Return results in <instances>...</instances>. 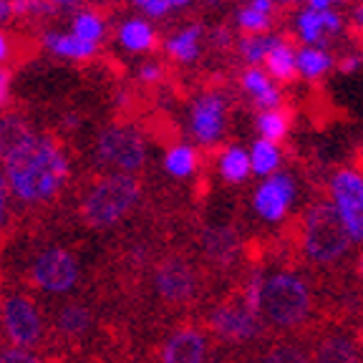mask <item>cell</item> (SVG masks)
<instances>
[{
    "label": "cell",
    "mask_w": 363,
    "mask_h": 363,
    "mask_svg": "<svg viewBox=\"0 0 363 363\" xmlns=\"http://www.w3.org/2000/svg\"><path fill=\"white\" fill-rule=\"evenodd\" d=\"M11 192L23 204L51 202L68 182V157L61 142L48 134H33L3 162Z\"/></svg>",
    "instance_id": "1"
},
{
    "label": "cell",
    "mask_w": 363,
    "mask_h": 363,
    "mask_svg": "<svg viewBox=\"0 0 363 363\" xmlns=\"http://www.w3.org/2000/svg\"><path fill=\"white\" fill-rule=\"evenodd\" d=\"M142 197V184L134 174H106L91 184L81 199V222L91 230L119 225Z\"/></svg>",
    "instance_id": "2"
},
{
    "label": "cell",
    "mask_w": 363,
    "mask_h": 363,
    "mask_svg": "<svg viewBox=\"0 0 363 363\" xmlns=\"http://www.w3.org/2000/svg\"><path fill=\"white\" fill-rule=\"evenodd\" d=\"M311 288L295 272H275L265 278L262 288V306L260 315L265 323L280 330L301 328L311 315Z\"/></svg>",
    "instance_id": "3"
},
{
    "label": "cell",
    "mask_w": 363,
    "mask_h": 363,
    "mask_svg": "<svg viewBox=\"0 0 363 363\" xmlns=\"http://www.w3.org/2000/svg\"><path fill=\"white\" fill-rule=\"evenodd\" d=\"M303 252L315 265H333L348 252V238L343 220H340L335 204L318 202L303 215L301 225Z\"/></svg>",
    "instance_id": "4"
},
{
    "label": "cell",
    "mask_w": 363,
    "mask_h": 363,
    "mask_svg": "<svg viewBox=\"0 0 363 363\" xmlns=\"http://www.w3.org/2000/svg\"><path fill=\"white\" fill-rule=\"evenodd\" d=\"M0 318L11 346L33 351L45 343V323L40 315V308L28 293L11 290L0 295Z\"/></svg>",
    "instance_id": "5"
},
{
    "label": "cell",
    "mask_w": 363,
    "mask_h": 363,
    "mask_svg": "<svg viewBox=\"0 0 363 363\" xmlns=\"http://www.w3.org/2000/svg\"><path fill=\"white\" fill-rule=\"evenodd\" d=\"M199 270L194 262H189L182 255H164L162 260L154 262L152 285L157 293L159 303L169 308H182L197 298L199 293Z\"/></svg>",
    "instance_id": "6"
},
{
    "label": "cell",
    "mask_w": 363,
    "mask_h": 363,
    "mask_svg": "<svg viewBox=\"0 0 363 363\" xmlns=\"http://www.w3.org/2000/svg\"><path fill=\"white\" fill-rule=\"evenodd\" d=\"M99 164L111 167L119 174H134L144 167L147 147L142 134L129 124H108L96 136Z\"/></svg>",
    "instance_id": "7"
},
{
    "label": "cell",
    "mask_w": 363,
    "mask_h": 363,
    "mask_svg": "<svg viewBox=\"0 0 363 363\" xmlns=\"http://www.w3.org/2000/svg\"><path fill=\"white\" fill-rule=\"evenodd\" d=\"M79 260L63 247H48L38 252L28 270V283L51 295H63L74 290L79 285Z\"/></svg>",
    "instance_id": "8"
},
{
    "label": "cell",
    "mask_w": 363,
    "mask_h": 363,
    "mask_svg": "<svg viewBox=\"0 0 363 363\" xmlns=\"http://www.w3.org/2000/svg\"><path fill=\"white\" fill-rule=\"evenodd\" d=\"M262 315L252 313L242 298H230L220 303L207 315V328L222 343H247L262 333Z\"/></svg>",
    "instance_id": "9"
},
{
    "label": "cell",
    "mask_w": 363,
    "mask_h": 363,
    "mask_svg": "<svg viewBox=\"0 0 363 363\" xmlns=\"http://www.w3.org/2000/svg\"><path fill=\"white\" fill-rule=\"evenodd\" d=\"M96 328V313L84 301H66L58 306L51 318V338L56 340L58 351H79V346Z\"/></svg>",
    "instance_id": "10"
},
{
    "label": "cell",
    "mask_w": 363,
    "mask_h": 363,
    "mask_svg": "<svg viewBox=\"0 0 363 363\" xmlns=\"http://www.w3.org/2000/svg\"><path fill=\"white\" fill-rule=\"evenodd\" d=\"M159 363H207V333L197 325H179L167 335Z\"/></svg>",
    "instance_id": "11"
},
{
    "label": "cell",
    "mask_w": 363,
    "mask_h": 363,
    "mask_svg": "<svg viewBox=\"0 0 363 363\" xmlns=\"http://www.w3.org/2000/svg\"><path fill=\"white\" fill-rule=\"evenodd\" d=\"M295 199V182L290 174H272L255 189V212L267 222H280L288 212L290 202Z\"/></svg>",
    "instance_id": "12"
},
{
    "label": "cell",
    "mask_w": 363,
    "mask_h": 363,
    "mask_svg": "<svg viewBox=\"0 0 363 363\" xmlns=\"http://www.w3.org/2000/svg\"><path fill=\"white\" fill-rule=\"evenodd\" d=\"M225 99L220 94H204L192 106V134L199 144H217L225 131Z\"/></svg>",
    "instance_id": "13"
},
{
    "label": "cell",
    "mask_w": 363,
    "mask_h": 363,
    "mask_svg": "<svg viewBox=\"0 0 363 363\" xmlns=\"http://www.w3.org/2000/svg\"><path fill=\"white\" fill-rule=\"evenodd\" d=\"M204 257L220 270L233 267L240 255V238L233 227H210L202 233Z\"/></svg>",
    "instance_id": "14"
},
{
    "label": "cell",
    "mask_w": 363,
    "mask_h": 363,
    "mask_svg": "<svg viewBox=\"0 0 363 363\" xmlns=\"http://www.w3.org/2000/svg\"><path fill=\"white\" fill-rule=\"evenodd\" d=\"M330 194L338 215H363V174L356 169H340L330 179Z\"/></svg>",
    "instance_id": "15"
},
{
    "label": "cell",
    "mask_w": 363,
    "mask_h": 363,
    "mask_svg": "<svg viewBox=\"0 0 363 363\" xmlns=\"http://www.w3.org/2000/svg\"><path fill=\"white\" fill-rule=\"evenodd\" d=\"M313 363H363V353L353 335L328 333L318 340Z\"/></svg>",
    "instance_id": "16"
},
{
    "label": "cell",
    "mask_w": 363,
    "mask_h": 363,
    "mask_svg": "<svg viewBox=\"0 0 363 363\" xmlns=\"http://www.w3.org/2000/svg\"><path fill=\"white\" fill-rule=\"evenodd\" d=\"M340 16L333 11H303L298 16V33L306 43H323L328 33L340 30Z\"/></svg>",
    "instance_id": "17"
},
{
    "label": "cell",
    "mask_w": 363,
    "mask_h": 363,
    "mask_svg": "<svg viewBox=\"0 0 363 363\" xmlns=\"http://www.w3.org/2000/svg\"><path fill=\"white\" fill-rule=\"evenodd\" d=\"M242 89L247 91L250 96L255 99V104L262 108V111H270V108H280V101H283V94H280L272 81L267 79L265 71L260 68H247L242 74Z\"/></svg>",
    "instance_id": "18"
},
{
    "label": "cell",
    "mask_w": 363,
    "mask_h": 363,
    "mask_svg": "<svg viewBox=\"0 0 363 363\" xmlns=\"http://www.w3.org/2000/svg\"><path fill=\"white\" fill-rule=\"evenodd\" d=\"M30 136H33V131L23 116H18V113L0 116V162H6L11 154H16Z\"/></svg>",
    "instance_id": "19"
},
{
    "label": "cell",
    "mask_w": 363,
    "mask_h": 363,
    "mask_svg": "<svg viewBox=\"0 0 363 363\" xmlns=\"http://www.w3.org/2000/svg\"><path fill=\"white\" fill-rule=\"evenodd\" d=\"M43 40L56 56L74 58V61H84V58H91L96 53V43H89L74 33H48Z\"/></svg>",
    "instance_id": "20"
},
{
    "label": "cell",
    "mask_w": 363,
    "mask_h": 363,
    "mask_svg": "<svg viewBox=\"0 0 363 363\" xmlns=\"http://www.w3.org/2000/svg\"><path fill=\"white\" fill-rule=\"evenodd\" d=\"M267 74L275 76L280 81H293L298 74V53L293 51V45L288 40L280 38L278 43L272 45V51L265 58Z\"/></svg>",
    "instance_id": "21"
},
{
    "label": "cell",
    "mask_w": 363,
    "mask_h": 363,
    "mask_svg": "<svg viewBox=\"0 0 363 363\" xmlns=\"http://www.w3.org/2000/svg\"><path fill=\"white\" fill-rule=\"evenodd\" d=\"M252 172V159L250 152H245L242 147H230L222 152L220 157V174L227 184H240L245 182Z\"/></svg>",
    "instance_id": "22"
},
{
    "label": "cell",
    "mask_w": 363,
    "mask_h": 363,
    "mask_svg": "<svg viewBox=\"0 0 363 363\" xmlns=\"http://www.w3.org/2000/svg\"><path fill=\"white\" fill-rule=\"evenodd\" d=\"M119 40L124 48L139 53V51H149L157 43V35H154L152 26L142 18H134V21H126L119 28Z\"/></svg>",
    "instance_id": "23"
},
{
    "label": "cell",
    "mask_w": 363,
    "mask_h": 363,
    "mask_svg": "<svg viewBox=\"0 0 363 363\" xmlns=\"http://www.w3.org/2000/svg\"><path fill=\"white\" fill-rule=\"evenodd\" d=\"M199 38H202V28L199 26H189V28L179 30V33H174L167 40V53L174 61L192 63L199 53Z\"/></svg>",
    "instance_id": "24"
},
{
    "label": "cell",
    "mask_w": 363,
    "mask_h": 363,
    "mask_svg": "<svg viewBox=\"0 0 363 363\" xmlns=\"http://www.w3.org/2000/svg\"><path fill=\"white\" fill-rule=\"evenodd\" d=\"M197 164H199V157L189 144H174L164 157V169L172 177H177V179L192 177L197 172Z\"/></svg>",
    "instance_id": "25"
},
{
    "label": "cell",
    "mask_w": 363,
    "mask_h": 363,
    "mask_svg": "<svg viewBox=\"0 0 363 363\" xmlns=\"http://www.w3.org/2000/svg\"><path fill=\"white\" fill-rule=\"evenodd\" d=\"M250 159H252V172L260 177H272L278 174L280 167V149L278 144L265 142V139H257L252 144V152H250Z\"/></svg>",
    "instance_id": "26"
},
{
    "label": "cell",
    "mask_w": 363,
    "mask_h": 363,
    "mask_svg": "<svg viewBox=\"0 0 363 363\" xmlns=\"http://www.w3.org/2000/svg\"><path fill=\"white\" fill-rule=\"evenodd\" d=\"M290 129V116L280 108H270V111H260L257 113V131L265 142L278 144L280 139L288 136Z\"/></svg>",
    "instance_id": "27"
},
{
    "label": "cell",
    "mask_w": 363,
    "mask_h": 363,
    "mask_svg": "<svg viewBox=\"0 0 363 363\" xmlns=\"http://www.w3.org/2000/svg\"><path fill=\"white\" fill-rule=\"evenodd\" d=\"M333 66V56L323 48H303L298 53V71L306 79H320L323 74H328Z\"/></svg>",
    "instance_id": "28"
},
{
    "label": "cell",
    "mask_w": 363,
    "mask_h": 363,
    "mask_svg": "<svg viewBox=\"0 0 363 363\" xmlns=\"http://www.w3.org/2000/svg\"><path fill=\"white\" fill-rule=\"evenodd\" d=\"M257 363H313L306 348H301L298 343H278V346L267 348Z\"/></svg>",
    "instance_id": "29"
},
{
    "label": "cell",
    "mask_w": 363,
    "mask_h": 363,
    "mask_svg": "<svg viewBox=\"0 0 363 363\" xmlns=\"http://www.w3.org/2000/svg\"><path fill=\"white\" fill-rule=\"evenodd\" d=\"M278 35H247L240 40V53L247 63H260L267 58V53L272 51V45L278 43Z\"/></svg>",
    "instance_id": "30"
},
{
    "label": "cell",
    "mask_w": 363,
    "mask_h": 363,
    "mask_svg": "<svg viewBox=\"0 0 363 363\" xmlns=\"http://www.w3.org/2000/svg\"><path fill=\"white\" fill-rule=\"evenodd\" d=\"M74 35L89 40V43H96L104 35V21L96 13H79L74 21Z\"/></svg>",
    "instance_id": "31"
},
{
    "label": "cell",
    "mask_w": 363,
    "mask_h": 363,
    "mask_svg": "<svg viewBox=\"0 0 363 363\" xmlns=\"http://www.w3.org/2000/svg\"><path fill=\"white\" fill-rule=\"evenodd\" d=\"M238 23L247 35H262L267 28H270V16H265V13L247 6L238 13Z\"/></svg>",
    "instance_id": "32"
},
{
    "label": "cell",
    "mask_w": 363,
    "mask_h": 363,
    "mask_svg": "<svg viewBox=\"0 0 363 363\" xmlns=\"http://www.w3.org/2000/svg\"><path fill=\"white\" fill-rule=\"evenodd\" d=\"M131 3L142 8L147 16L162 18V16H167L169 11H174V8L187 6L189 0H131Z\"/></svg>",
    "instance_id": "33"
},
{
    "label": "cell",
    "mask_w": 363,
    "mask_h": 363,
    "mask_svg": "<svg viewBox=\"0 0 363 363\" xmlns=\"http://www.w3.org/2000/svg\"><path fill=\"white\" fill-rule=\"evenodd\" d=\"M13 13L18 16H38V13H53L48 0H13Z\"/></svg>",
    "instance_id": "34"
},
{
    "label": "cell",
    "mask_w": 363,
    "mask_h": 363,
    "mask_svg": "<svg viewBox=\"0 0 363 363\" xmlns=\"http://www.w3.org/2000/svg\"><path fill=\"white\" fill-rule=\"evenodd\" d=\"M0 363H45L40 358H35L30 351H23V348L8 346L6 351L0 353Z\"/></svg>",
    "instance_id": "35"
},
{
    "label": "cell",
    "mask_w": 363,
    "mask_h": 363,
    "mask_svg": "<svg viewBox=\"0 0 363 363\" xmlns=\"http://www.w3.org/2000/svg\"><path fill=\"white\" fill-rule=\"evenodd\" d=\"M351 242H363V215H340Z\"/></svg>",
    "instance_id": "36"
},
{
    "label": "cell",
    "mask_w": 363,
    "mask_h": 363,
    "mask_svg": "<svg viewBox=\"0 0 363 363\" xmlns=\"http://www.w3.org/2000/svg\"><path fill=\"white\" fill-rule=\"evenodd\" d=\"M139 79L147 81V84H157V81L162 79V66H159V63H144V66L139 68Z\"/></svg>",
    "instance_id": "37"
},
{
    "label": "cell",
    "mask_w": 363,
    "mask_h": 363,
    "mask_svg": "<svg viewBox=\"0 0 363 363\" xmlns=\"http://www.w3.org/2000/svg\"><path fill=\"white\" fill-rule=\"evenodd\" d=\"M8 192H11V187H8L6 174H0V227L6 225V215H8Z\"/></svg>",
    "instance_id": "38"
},
{
    "label": "cell",
    "mask_w": 363,
    "mask_h": 363,
    "mask_svg": "<svg viewBox=\"0 0 363 363\" xmlns=\"http://www.w3.org/2000/svg\"><path fill=\"white\" fill-rule=\"evenodd\" d=\"M8 91H11V71L0 68V108L8 104Z\"/></svg>",
    "instance_id": "39"
},
{
    "label": "cell",
    "mask_w": 363,
    "mask_h": 363,
    "mask_svg": "<svg viewBox=\"0 0 363 363\" xmlns=\"http://www.w3.org/2000/svg\"><path fill=\"white\" fill-rule=\"evenodd\" d=\"M358 66H361V58H356V56H348L340 61V71H343V74H353Z\"/></svg>",
    "instance_id": "40"
},
{
    "label": "cell",
    "mask_w": 363,
    "mask_h": 363,
    "mask_svg": "<svg viewBox=\"0 0 363 363\" xmlns=\"http://www.w3.org/2000/svg\"><path fill=\"white\" fill-rule=\"evenodd\" d=\"M250 8H255V11L265 13V16H270L272 8H275V3L272 0H250Z\"/></svg>",
    "instance_id": "41"
},
{
    "label": "cell",
    "mask_w": 363,
    "mask_h": 363,
    "mask_svg": "<svg viewBox=\"0 0 363 363\" xmlns=\"http://www.w3.org/2000/svg\"><path fill=\"white\" fill-rule=\"evenodd\" d=\"M212 43H215V45H227V43H230V30L217 28L215 33H212Z\"/></svg>",
    "instance_id": "42"
},
{
    "label": "cell",
    "mask_w": 363,
    "mask_h": 363,
    "mask_svg": "<svg viewBox=\"0 0 363 363\" xmlns=\"http://www.w3.org/2000/svg\"><path fill=\"white\" fill-rule=\"evenodd\" d=\"M11 56V38L6 33H0V63Z\"/></svg>",
    "instance_id": "43"
},
{
    "label": "cell",
    "mask_w": 363,
    "mask_h": 363,
    "mask_svg": "<svg viewBox=\"0 0 363 363\" xmlns=\"http://www.w3.org/2000/svg\"><path fill=\"white\" fill-rule=\"evenodd\" d=\"M13 16V0H0V23H6Z\"/></svg>",
    "instance_id": "44"
},
{
    "label": "cell",
    "mask_w": 363,
    "mask_h": 363,
    "mask_svg": "<svg viewBox=\"0 0 363 363\" xmlns=\"http://www.w3.org/2000/svg\"><path fill=\"white\" fill-rule=\"evenodd\" d=\"M333 3L335 0H308V8H311V11H330Z\"/></svg>",
    "instance_id": "45"
},
{
    "label": "cell",
    "mask_w": 363,
    "mask_h": 363,
    "mask_svg": "<svg viewBox=\"0 0 363 363\" xmlns=\"http://www.w3.org/2000/svg\"><path fill=\"white\" fill-rule=\"evenodd\" d=\"M353 21H356L358 26H361V28H363V6L353 8Z\"/></svg>",
    "instance_id": "46"
},
{
    "label": "cell",
    "mask_w": 363,
    "mask_h": 363,
    "mask_svg": "<svg viewBox=\"0 0 363 363\" xmlns=\"http://www.w3.org/2000/svg\"><path fill=\"white\" fill-rule=\"evenodd\" d=\"M356 272H358V278L363 280V252L358 255V260H356Z\"/></svg>",
    "instance_id": "47"
},
{
    "label": "cell",
    "mask_w": 363,
    "mask_h": 363,
    "mask_svg": "<svg viewBox=\"0 0 363 363\" xmlns=\"http://www.w3.org/2000/svg\"><path fill=\"white\" fill-rule=\"evenodd\" d=\"M48 3H71V0H48Z\"/></svg>",
    "instance_id": "48"
},
{
    "label": "cell",
    "mask_w": 363,
    "mask_h": 363,
    "mask_svg": "<svg viewBox=\"0 0 363 363\" xmlns=\"http://www.w3.org/2000/svg\"><path fill=\"white\" fill-rule=\"evenodd\" d=\"M280 3H298V0H280Z\"/></svg>",
    "instance_id": "49"
},
{
    "label": "cell",
    "mask_w": 363,
    "mask_h": 363,
    "mask_svg": "<svg viewBox=\"0 0 363 363\" xmlns=\"http://www.w3.org/2000/svg\"><path fill=\"white\" fill-rule=\"evenodd\" d=\"M207 3H217V0H207Z\"/></svg>",
    "instance_id": "50"
}]
</instances>
